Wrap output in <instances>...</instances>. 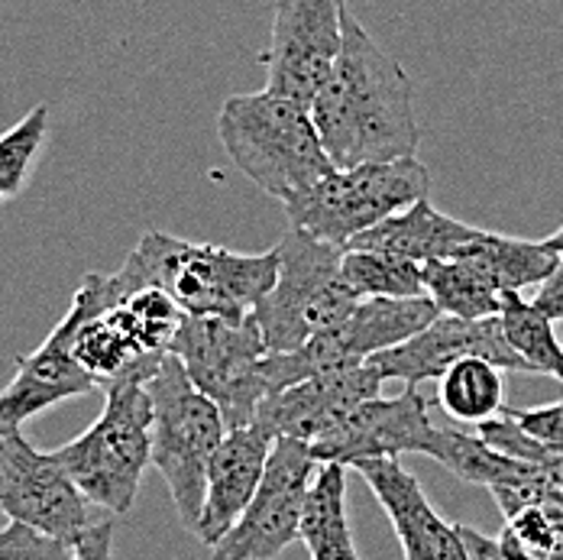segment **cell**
Listing matches in <instances>:
<instances>
[{
	"mask_svg": "<svg viewBox=\"0 0 563 560\" xmlns=\"http://www.w3.org/2000/svg\"><path fill=\"white\" fill-rule=\"evenodd\" d=\"M311 117L338 168L418 156L421 123L408 72L369 36L350 7L343 17V50L311 101Z\"/></svg>",
	"mask_w": 563,
	"mask_h": 560,
	"instance_id": "1",
	"label": "cell"
},
{
	"mask_svg": "<svg viewBox=\"0 0 563 560\" xmlns=\"http://www.w3.org/2000/svg\"><path fill=\"white\" fill-rule=\"evenodd\" d=\"M279 273V250L233 253L218 243H191L163 230H146L123 266L108 276L120 305L140 288H163L185 315L246 318L273 288Z\"/></svg>",
	"mask_w": 563,
	"mask_h": 560,
	"instance_id": "2",
	"label": "cell"
},
{
	"mask_svg": "<svg viewBox=\"0 0 563 560\" xmlns=\"http://www.w3.org/2000/svg\"><path fill=\"white\" fill-rule=\"evenodd\" d=\"M218 136L230 163L276 201H288L334 168L311 108L266 88L227 98L218 113Z\"/></svg>",
	"mask_w": 563,
	"mask_h": 560,
	"instance_id": "3",
	"label": "cell"
},
{
	"mask_svg": "<svg viewBox=\"0 0 563 560\" xmlns=\"http://www.w3.org/2000/svg\"><path fill=\"white\" fill-rule=\"evenodd\" d=\"M159 363L113 380L104 389V411L98 421L75 441L49 450L81 496L111 515H126L133 508L143 473L153 463V398L146 383Z\"/></svg>",
	"mask_w": 563,
	"mask_h": 560,
	"instance_id": "4",
	"label": "cell"
},
{
	"mask_svg": "<svg viewBox=\"0 0 563 560\" xmlns=\"http://www.w3.org/2000/svg\"><path fill=\"white\" fill-rule=\"evenodd\" d=\"M153 398V466L163 473L188 531H198L208 466L227 438L224 411L185 373L181 360L166 353L146 383Z\"/></svg>",
	"mask_w": 563,
	"mask_h": 560,
	"instance_id": "5",
	"label": "cell"
},
{
	"mask_svg": "<svg viewBox=\"0 0 563 560\" xmlns=\"http://www.w3.org/2000/svg\"><path fill=\"white\" fill-rule=\"evenodd\" d=\"M279 273L266 298L253 308L269 350H298L328 328L340 325L356 295L343 279V246L324 243L298 227L279 240Z\"/></svg>",
	"mask_w": 563,
	"mask_h": 560,
	"instance_id": "6",
	"label": "cell"
},
{
	"mask_svg": "<svg viewBox=\"0 0 563 560\" xmlns=\"http://www.w3.org/2000/svg\"><path fill=\"white\" fill-rule=\"evenodd\" d=\"M428 191L431 172L418 156H411L395 163L334 166L321 182L282 201V208L288 215V227H298L324 243L346 246L356 233L428 198Z\"/></svg>",
	"mask_w": 563,
	"mask_h": 560,
	"instance_id": "7",
	"label": "cell"
},
{
	"mask_svg": "<svg viewBox=\"0 0 563 560\" xmlns=\"http://www.w3.org/2000/svg\"><path fill=\"white\" fill-rule=\"evenodd\" d=\"M191 383L224 411L227 428L253 425L260 405L273 395L266 356L273 353L256 315H185L169 343Z\"/></svg>",
	"mask_w": 563,
	"mask_h": 560,
	"instance_id": "8",
	"label": "cell"
},
{
	"mask_svg": "<svg viewBox=\"0 0 563 560\" xmlns=\"http://www.w3.org/2000/svg\"><path fill=\"white\" fill-rule=\"evenodd\" d=\"M318 466L308 441L279 438L253 503L214 545V560H276L295 545Z\"/></svg>",
	"mask_w": 563,
	"mask_h": 560,
	"instance_id": "9",
	"label": "cell"
},
{
	"mask_svg": "<svg viewBox=\"0 0 563 560\" xmlns=\"http://www.w3.org/2000/svg\"><path fill=\"white\" fill-rule=\"evenodd\" d=\"M346 0H276L266 91L311 108L343 50Z\"/></svg>",
	"mask_w": 563,
	"mask_h": 560,
	"instance_id": "10",
	"label": "cell"
},
{
	"mask_svg": "<svg viewBox=\"0 0 563 560\" xmlns=\"http://www.w3.org/2000/svg\"><path fill=\"white\" fill-rule=\"evenodd\" d=\"M0 512L62 541L91 528L88 499L53 453L36 450L23 431H0Z\"/></svg>",
	"mask_w": 563,
	"mask_h": 560,
	"instance_id": "11",
	"label": "cell"
},
{
	"mask_svg": "<svg viewBox=\"0 0 563 560\" xmlns=\"http://www.w3.org/2000/svg\"><path fill=\"white\" fill-rule=\"evenodd\" d=\"M438 438V425L431 421V402L421 389L405 386L395 398H366L346 418H340L331 431H324L314 444H308L318 463L353 466L360 460L401 457V453H428Z\"/></svg>",
	"mask_w": 563,
	"mask_h": 560,
	"instance_id": "12",
	"label": "cell"
},
{
	"mask_svg": "<svg viewBox=\"0 0 563 560\" xmlns=\"http://www.w3.org/2000/svg\"><path fill=\"white\" fill-rule=\"evenodd\" d=\"M463 356H483L503 370L528 373L521 356L508 347L506 331L499 315L466 321L453 315H438L424 331L408 337L393 350H383L369 356V363L379 370L383 380H401L405 386L421 389V383L441 380L456 360Z\"/></svg>",
	"mask_w": 563,
	"mask_h": 560,
	"instance_id": "13",
	"label": "cell"
},
{
	"mask_svg": "<svg viewBox=\"0 0 563 560\" xmlns=\"http://www.w3.org/2000/svg\"><path fill=\"white\" fill-rule=\"evenodd\" d=\"M379 370L366 360L360 366L328 370L318 376H308L282 393L269 395L260 411L256 425L266 428L276 441L279 438H298L314 444L324 431H331L340 418H346L360 402L376 398L383 389Z\"/></svg>",
	"mask_w": 563,
	"mask_h": 560,
	"instance_id": "14",
	"label": "cell"
},
{
	"mask_svg": "<svg viewBox=\"0 0 563 560\" xmlns=\"http://www.w3.org/2000/svg\"><path fill=\"white\" fill-rule=\"evenodd\" d=\"M438 315L441 311L428 292L415 298H360L340 325L314 334L301 350L308 353L314 373L360 366L424 331Z\"/></svg>",
	"mask_w": 563,
	"mask_h": 560,
	"instance_id": "15",
	"label": "cell"
},
{
	"mask_svg": "<svg viewBox=\"0 0 563 560\" xmlns=\"http://www.w3.org/2000/svg\"><path fill=\"white\" fill-rule=\"evenodd\" d=\"M356 470L389 515L405 560H470L460 525H451L428 499L421 483L398 463V457L360 460Z\"/></svg>",
	"mask_w": 563,
	"mask_h": 560,
	"instance_id": "16",
	"label": "cell"
},
{
	"mask_svg": "<svg viewBox=\"0 0 563 560\" xmlns=\"http://www.w3.org/2000/svg\"><path fill=\"white\" fill-rule=\"evenodd\" d=\"M273 444H276V438L266 428H260L256 421L227 431V438L208 466L205 505H201V518H198V531H195L205 545L214 548L240 521L246 505L253 503V496L263 483Z\"/></svg>",
	"mask_w": 563,
	"mask_h": 560,
	"instance_id": "17",
	"label": "cell"
},
{
	"mask_svg": "<svg viewBox=\"0 0 563 560\" xmlns=\"http://www.w3.org/2000/svg\"><path fill=\"white\" fill-rule=\"evenodd\" d=\"M101 386L75 363L68 331L56 325L33 353L16 360V373L0 393V431H20L30 418L43 415L58 402L98 393Z\"/></svg>",
	"mask_w": 563,
	"mask_h": 560,
	"instance_id": "18",
	"label": "cell"
},
{
	"mask_svg": "<svg viewBox=\"0 0 563 560\" xmlns=\"http://www.w3.org/2000/svg\"><path fill=\"white\" fill-rule=\"evenodd\" d=\"M476 233H479V227L448 218L428 198H421V201L408 205L405 211H395L393 218L356 233L343 250L398 253V256H408L424 266L431 260H451L453 253L463 243H470Z\"/></svg>",
	"mask_w": 563,
	"mask_h": 560,
	"instance_id": "19",
	"label": "cell"
},
{
	"mask_svg": "<svg viewBox=\"0 0 563 560\" xmlns=\"http://www.w3.org/2000/svg\"><path fill=\"white\" fill-rule=\"evenodd\" d=\"M451 260H463L499 295H508V292L544 285L558 270L561 253L548 240H521V237L496 233V230H479Z\"/></svg>",
	"mask_w": 563,
	"mask_h": 560,
	"instance_id": "20",
	"label": "cell"
},
{
	"mask_svg": "<svg viewBox=\"0 0 563 560\" xmlns=\"http://www.w3.org/2000/svg\"><path fill=\"white\" fill-rule=\"evenodd\" d=\"M298 541L311 560H360L346 515V466L321 463L301 515Z\"/></svg>",
	"mask_w": 563,
	"mask_h": 560,
	"instance_id": "21",
	"label": "cell"
},
{
	"mask_svg": "<svg viewBox=\"0 0 563 560\" xmlns=\"http://www.w3.org/2000/svg\"><path fill=\"white\" fill-rule=\"evenodd\" d=\"M438 383V402L456 421L483 425L506 408V370L483 356L456 360Z\"/></svg>",
	"mask_w": 563,
	"mask_h": 560,
	"instance_id": "22",
	"label": "cell"
},
{
	"mask_svg": "<svg viewBox=\"0 0 563 560\" xmlns=\"http://www.w3.org/2000/svg\"><path fill=\"white\" fill-rule=\"evenodd\" d=\"M508 347L521 356L528 373L541 376H563V343L554 334V321L521 292L503 295L499 311Z\"/></svg>",
	"mask_w": 563,
	"mask_h": 560,
	"instance_id": "23",
	"label": "cell"
},
{
	"mask_svg": "<svg viewBox=\"0 0 563 560\" xmlns=\"http://www.w3.org/2000/svg\"><path fill=\"white\" fill-rule=\"evenodd\" d=\"M428 457H434L441 466H448L456 480L473 483V486H486V490L503 486L531 466L525 460H515V457H506L496 448H489L479 435L473 438V435L456 431V428H438V438L428 450Z\"/></svg>",
	"mask_w": 563,
	"mask_h": 560,
	"instance_id": "24",
	"label": "cell"
},
{
	"mask_svg": "<svg viewBox=\"0 0 563 560\" xmlns=\"http://www.w3.org/2000/svg\"><path fill=\"white\" fill-rule=\"evenodd\" d=\"M424 292L431 295L441 315H453V318L479 321L503 311V295L463 260L424 263Z\"/></svg>",
	"mask_w": 563,
	"mask_h": 560,
	"instance_id": "25",
	"label": "cell"
},
{
	"mask_svg": "<svg viewBox=\"0 0 563 560\" xmlns=\"http://www.w3.org/2000/svg\"><path fill=\"white\" fill-rule=\"evenodd\" d=\"M343 279L356 298H415L424 295V266L379 250H343Z\"/></svg>",
	"mask_w": 563,
	"mask_h": 560,
	"instance_id": "26",
	"label": "cell"
},
{
	"mask_svg": "<svg viewBox=\"0 0 563 560\" xmlns=\"http://www.w3.org/2000/svg\"><path fill=\"white\" fill-rule=\"evenodd\" d=\"M49 136V108L36 105L30 113H23L3 136H0V201L16 198L30 175L36 160L43 156Z\"/></svg>",
	"mask_w": 563,
	"mask_h": 560,
	"instance_id": "27",
	"label": "cell"
},
{
	"mask_svg": "<svg viewBox=\"0 0 563 560\" xmlns=\"http://www.w3.org/2000/svg\"><path fill=\"white\" fill-rule=\"evenodd\" d=\"M476 428H479L476 435L489 448H496L499 453H506V457H515V460L534 463L538 470H544L563 490V450L544 448L541 441H534L531 435H525L521 425L508 415L506 408H503V415H496V418H489V421H483Z\"/></svg>",
	"mask_w": 563,
	"mask_h": 560,
	"instance_id": "28",
	"label": "cell"
},
{
	"mask_svg": "<svg viewBox=\"0 0 563 560\" xmlns=\"http://www.w3.org/2000/svg\"><path fill=\"white\" fill-rule=\"evenodd\" d=\"M0 560H71V541L23 521H7L0 525Z\"/></svg>",
	"mask_w": 563,
	"mask_h": 560,
	"instance_id": "29",
	"label": "cell"
},
{
	"mask_svg": "<svg viewBox=\"0 0 563 560\" xmlns=\"http://www.w3.org/2000/svg\"><path fill=\"white\" fill-rule=\"evenodd\" d=\"M506 411L521 425L525 435L541 441L544 448L563 450V402L538 405V408H508Z\"/></svg>",
	"mask_w": 563,
	"mask_h": 560,
	"instance_id": "30",
	"label": "cell"
},
{
	"mask_svg": "<svg viewBox=\"0 0 563 560\" xmlns=\"http://www.w3.org/2000/svg\"><path fill=\"white\" fill-rule=\"evenodd\" d=\"M113 528L117 521H98L71 541V560H113Z\"/></svg>",
	"mask_w": 563,
	"mask_h": 560,
	"instance_id": "31",
	"label": "cell"
},
{
	"mask_svg": "<svg viewBox=\"0 0 563 560\" xmlns=\"http://www.w3.org/2000/svg\"><path fill=\"white\" fill-rule=\"evenodd\" d=\"M460 535H463V545H466L470 560H506L496 538H486V535H479V531H473L466 525H460Z\"/></svg>",
	"mask_w": 563,
	"mask_h": 560,
	"instance_id": "32",
	"label": "cell"
},
{
	"mask_svg": "<svg viewBox=\"0 0 563 560\" xmlns=\"http://www.w3.org/2000/svg\"><path fill=\"white\" fill-rule=\"evenodd\" d=\"M548 243H551V246H554L558 253H563V227L558 230V233H551V237H548Z\"/></svg>",
	"mask_w": 563,
	"mask_h": 560,
	"instance_id": "33",
	"label": "cell"
},
{
	"mask_svg": "<svg viewBox=\"0 0 563 560\" xmlns=\"http://www.w3.org/2000/svg\"><path fill=\"white\" fill-rule=\"evenodd\" d=\"M561 383H563V376H561Z\"/></svg>",
	"mask_w": 563,
	"mask_h": 560,
	"instance_id": "34",
	"label": "cell"
}]
</instances>
